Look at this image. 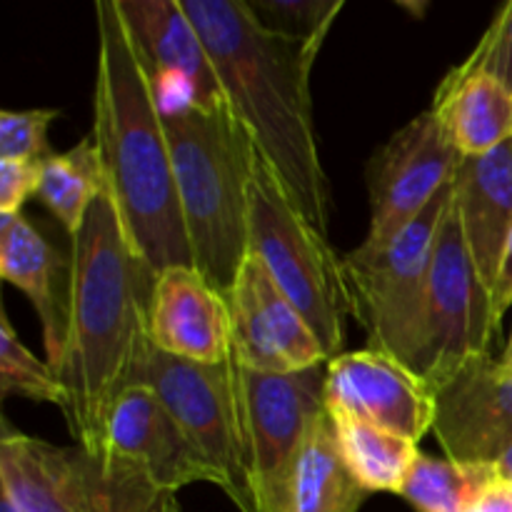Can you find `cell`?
<instances>
[{
  "label": "cell",
  "instance_id": "obj_29",
  "mask_svg": "<svg viewBox=\"0 0 512 512\" xmlns=\"http://www.w3.org/2000/svg\"><path fill=\"white\" fill-rule=\"evenodd\" d=\"M40 165L0 160V215L20 213L25 200L38 193Z\"/></svg>",
  "mask_w": 512,
  "mask_h": 512
},
{
  "label": "cell",
  "instance_id": "obj_20",
  "mask_svg": "<svg viewBox=\"0 0 512 512\" xmlns=\"http://www.w3.org/2000/svg\"><path fill=\"white\" fill-rule=\"evenodd\" d=\"M428 110L463 158L485 155L512 140V93L488 75L455 65Z\"/></svg>",
  "mask_w": 512,
  "mask_h": 512
},
{
  "label": "cell",
  "instance_id": "obj_27",
  "mask_svg": "<svg viewBox=\"0 0 512 512\" xmlns=\"http://www.w3.org/2000/svg\"><path fill=\"white\" fill-rule=\"evenodd\" d=\"M58 108L3 110L0 113V160L10 163H45L53 153L48 140L50 123Z\"/></svg>",
  "mask_w": 512,
  "mask_h": 512
},
{
  "label": "cell",
  "instance_id": "obj_19",
  "mask_svg": "<svg viewBox=\"0 0 512 512\" xmlns=\"http://www.w3.org/2000/svg\"><path fill=\"white\" fill-rule=\"evenodd\" d=\"M453 200L480 280L493 293L512 233V140L475 158H463Z\"/></svg>",
  "mask_w": 512,
  "mask_h": 512
},
{
  "label": "cell",
  "instance_id": "obj_22",
  "mask_svg": "<svg viewBox=\"0 0 512 512\" xmlns=\"http://www.w3.org/2000/svg\"><path fill=\"white\" fill-rule=\"evenodd\" d=\"M108 188L103 155L93 133L65 153H55L40 165V185L35 198L60 220L73 238L83 225L90 205Z\"/></svg>",
  "mask_w": 512,
  "mask_h": 512
},
{
  "label": "cell",
  "instance_id": "obj_7",
  "mask_svg": "<svg viewBox=\"0 0 512 512\" xmlns=\"http://www.w3.org/2000/svg\"><path fill=\"white\" fill-rule=\"evenodd\" d=\"M455 180V178H453ZM453 205V183L383 248L358 245L343 258L350 313L363 325L368 348L408 363L418 335L438 235Z\"/></svg>",
  "mask_w": 512,
  "mask_h": 512
},
{
  "label": "cell",
  "instance_id": "obj_12",
  "mask_svg": "<svg viewBox=\"0 0 512 512\" xmlns=\"http://www.w3.org/2000/svg\"><path fill=\"white\" fill-rule=\"evenodd\" d=\"M460 163L463 155L450 145L430 110L395 130L368 165L370 228L360 245L383 248L403 233L453 183Z\"/></svg>",
  "mask_w": 512,
  "mask_h": 512
},
{
  "label": "cell",
  "instance_id": "obj_21",
  "mask_svg": "<svg viewBox=\"0 0 512 512\" xmlns=\"http://www.w3.org/2000/svg\"><path fill=\"white\" fill-rule=\"evenodd\" d=\"M368 498L343 463L333 418L323 410L305 430L273 512H360Z\"/></svg>",
  "mask_w": 512,
  "mask_h": 512
},
{
  "label": "cell",
  "instance_id": "obj_13",
  "mask_svg": "<svg viewBox=\"0 0 512 512\" xmlns=\"http://www.w3.org/2000/svg\"><path fill=\"white\" fill-rule=\"evenodd\" d=\"M225 303L233 325V358L243 368L295 373L330 363L318 335L258 255H245Z\"/></svg>",
  "mask_w": 512,
  "mask_h": 512
},
{
  "label": "cell",
  "instance_id": "obj_26",
  "mask_svg": "<svg viewBox=\"0 0 512 512\" xmlns=\"http://www.w3.org/2000/svg\"><path fill=\"white\" fill-rule=\"evenodd\" d=\"M260 25L295 43L323 45L343 0H245Z\"/></svg>",
  "mask_w": 512,
  "mask_h": 512
},
{
  "label": "cell",
  "instance_id": "obj_23",
  "mask_svg": "<svg viewBox=\"0 0 512 512\" xmlns=\"http://www.w3.org/2000/svg\"><path fill=\"white\" fill-rule=\"evenodd\" d=\"M335 440L350 475L373 493H403V485L418 458V445L393 433L358 423L345 415H330Z\"/></svg>",
  "mask_w": 512,
  "mask_h": 512
},
{
  "label": "cell",
  "instance_id": "obj_32",
  "mask_svg": "<svg viewBox=\"0 0 512 512\" xmlns=\"http://www.w3.org/2000/svg\"><path fill=\"white\" fill-rule=\"evenodd\" d=\"M495 470H498V478L505 480L512 488V448L495 463Z\"/></svg>",
  "mask_w": 512,
  "mask_h": 512
},
{
  "label": "cell",
  "instance_id": "obj_30",
  "mask_svg": "<svg viewBox=\"0 0 512 512\" xmlns=\"http://www.w3.org/2000/svg\"><path fill=\"white\" fill-rule=\"evenodd\" d=\"M510 305H512V233L508 238V245H505L503 263H500V273L493 288V315L498 328L503 325V318L505 313H508Z\"/></svg>",
  "mask_w": 512,
  "mask_h": 512
},
{
  "label": "cell",
  "instance_id": "obj_18",
  "mask_svg": "<svg viewBox=\"0 0 512 512\" xmlns=\"http://www.w3.org/2000/svg\"><path fill=\"white\" fill-rule=\"evenodd\" d=\"M0 275L33 303L48 365L58 375L68 338L70 258L65 260L23 213L0 215Z\"/></svg>",
  "mask_w": 512,
  "mask_h": 512
},
{
  "label": "cell",
  "instance_id": "obj_17",
  "mask_svg": "<svg viewBox=\"0 0 512 512\" xmlns=\"http://www.w3.org/2000/svg\"><path fill=\"white\" fill-rule=\"evenodd\" d=\"M148 335L160 353L190 363L218 365L233 358L228 303L198 268L188 265L155 275Z\"/></svg>",
  "mask_w": 512,
  "mask_h": 512
},
{
  "label": "cell",
  "instance_id": "obj_24",
  "mask_svg": "<svg viewBox=\"0 0 512 512\" xmlns=\"http://www.w3.org/2000/svg\"><path fill=\"white\" fill-rule=\"evenodd\" d=\"M495 475V465L458 463L418 453L400 498L415 512H470Z\"/></svg>",
  "mask_w": 512,
  "mask_h": 512
},
{
  "label": "cell",
  "instance_id": "obj_16",
  "mask_svg": "<svg viewBox=\"0 0 512 512\" xmlns=\"http://www.w3.org/2000/svg\"><path fill=\"white\" fill-rule=\"evenodd\" d=\"M103 453L120 455L150 475L163 493L175 495L195 483L218 485L223 478L190 443L178 420L145 385L128 388L115 403Z\"/></svg>",
  "mask_w": 512,
  "mask_h": 512
},
{
  "label": "cell",
  "instance_id": "obj_31",
  "mask_svg": "<svg viewBox=\"0 0 512 512\" xmlns=\"http://www.w3.org/2000/svg\"><path fill=\"white\" fill-rule=\"evenodd\" d=\"M470 512H512V488L495 475L493 483L475 500Z\"/></svg>",
  "mask_w": 512,
  "mask_h": 512
},
{
  "label": "cell",
  "instance_id": "obj_6",
  "mask_svg": "<svg viewBox=\"0 0 512 512\" xmlns=\"http://www.w3.org/2000/svg\"><path fill=\"white\" fill-rule=\"evenodd\" d=\"M0 488L18 512H163L170 495L113 453L53 445L5 423Z\"/></svg>",
  "mask_w": 512,
  "mask_h": 512
},
{
  "label": "cell",
  "instance_id": "obj_2",
  "mask_svg": "<svg viewBox=\"0 0 512 512\" xmlns=\"http://www.w3.org/2000/svg\"><path fill=\"white\" fill-rule=\"evenodd\" d=\"M208 48L230 108L300 213L328 235L330 188L318 150L310 73L320 43L270 33L245 0H180Z\"/></svg>",
  "mask_w": 512,
  "mask_h": 512
},
{
  "label": "cell",
  "instance_id": "obj_33",
  "mask_svg": "<svg viewBox=\"0 0 512 512\" xmlns=\"http://www.w3.org/2000/svg\"><path fill=\"white\" fill-rule=\"evenodd\" d=\"M500 365H505V368H510V370H512V333H510L508 345H505L503 355H500Z\"/></svg>",
  "mask_w": 512,
  "mask_h": 512
},
{
  "label": "cell",
  "instance_id": "obj_15",
  "mask_svg": "<svg viewBox=\"0 0 512 512\" xmlns=\"http://www.w3.org/2000/svg\"><path fill=\"white\" fill-rule=\"evenodd\" d=\"M433 433L445 458L495 465L512 448V370L480 355L435 390Z\"/></svg>",
  "mask_w": 512,
  "mask_h": 512
},
{
  "label": "cell",
  "instance_id": "obj_1",
  "mask_svg": "<svg viewBox=\"0 0 512 512\" xmlns=\"http://www.w3.org/2000/svg\"><path fill=\"white\" fill-rule=\"evenodd\" d=\"M155 270L123 228L110 188L90 205L70 238V300L65 358L58 378L70 393L75 445L103 453L110 413L150 350L148 313Z\"/></svg>",
  "mask_w": 512,
  "mask_h": 512
},
{
  "label": "cell",
  "instance_id": "obj_11",
  "mask_svg": "<svg viewBox=\"0 0 512 512\" xmlns=\"http://www.w3.org/2000/svg\"><path fill=\"white\" fill-rule=\"evenodd\" d=\"M238 373L253 460V512H273L305 430L325 410L328 363L295 373H258L238 365Z\"/></svg>",
  "mask_w": 512,
  "mask_h": 512
},
{
  "label": "cell",
  "instance_id": "obj_14",
  "mask_svg": "<svg viewBox=\"0 0 512 512\" xmlns=\"http://www.w3.org/2000/svg\"><path fill=\"white\" fill-rule=\"evenodd\" d=\"M325 410L418 445L435 423V393L400 360L365 348L328 363Z\"/></svg>",
  "mask_w": 512,
  "mask_h": 512
},
{
  "label": "cell",
  "instance_id": "obj_25",
  "mask_svg": "<svg viewBox=\"0 0 512 512\" xmlns=\"http://www.w3.org/2000/svg\"><path fill=\"white\" fill-rule=\"evenodd\" d=\"M0 395H20L33 403L55 405L65 415L70 410V393L63 380L20 343L5 313L0 318Z\"/></svg>",
  "mask_w": 512,
  "mask_h": 512
},
{
  "label": "cell",
  "instance_id": "obj_35",
  "mask_svg": "<svg viewBox=\"0 0 512 512\" xmlns=\"http://www.w3.org/2000/svg\"><path fill=\"white\" fill-rule=\"evenodd\" d=\"M0 512H18L8 498H0Z\"/></svg>",
  "mask_w": 512,
  "mask_h": 512
},
{
  "label": "cell",
  "instance_id": "obj_3",
  "mask_svg": "<svg viewBox=\"0 0 512 512\" xmlns=\"http://www.w3.org/2000/svg\"><path fill=\"white\" fill-rule=\"evenodd\" d=\"M95 25L93 138L125 233L155 273L173 265L195 268L163 120L115 0L95 3Z\"/></svg>",
  "mask_w": 512,
  "mask_h": 512
},
{
  "label": "cell",
  "instance_id": "obj_4",
  "mask_svg": "<svg viewBox=\"0 0 512 512\" xmlns=\"http://www.w3.org/2000/svg\"><path fill=\"white\" fill-rule=\"evenodd\" d=\"M160 120L195 268L225 298L248 255V185L258 148L230 103Z\"/></svg>",
  "mask_w": 512,
  "mask_h": 512
},
{
  "label": "cell",
  "instance_id": "obj_10",
  "mask_svg": "<svg viewBox=\"0 0 512 512\" xmlns=\"http://www.w3.org/2000/svg\"><path fill=\"white\" fill-rule=\"evenodd\" d=\"M160 115L228 103L208 48L180 0H115Z\"/></svg>",
  "mask_w": 512,
  "mask_h": 512
},
{
  "label": "cell",
  "instance_id": "obj_34",
  "mask_svg": "<svg viewBox=\"0 0 512 512\" xmlns=\"http://www.w3.org/2000/svg\"><path fill=\"white\" fill-rule=\"evenodd\" d=\"M163 512H183V508H180V503H178V498H175V495H170Z\"/></svg>",
  "mask_w": 512,
  "mask_h": 512
},
{
  "label": "cell",
  "instance_id": "obj_28",
  "mask_svg": "<svg viewBox=\"0 0 512 512\" xmlns=\"http://www.w3.org/2000/svg\"><path fill=\"white\" fill-rule=\"evenodd\" d=\"M468 73L488 75L512 93V0L498 10L473 53L460 63Z\"/></svg>",
  "mask_w": 512,
  "mask_h": 512
},
{
  "label": "cell",
  "instance_id": "obj_9",
  "mask_svg": "<svg viewBox=\"0 0 512 512\" xmlns=\"http://www.w3.org/2000/svg\"><path fill=\"white\" fill-rule=\"evenodd\" d=\"M498 333L493 293L475 270L453 200L440 228L418 335L405 368L435 393L470 360L490 355Z\"/></svg>",
  "mask_w": 512,
  "mask_h": 512
},
{
  "label": "cell",
  "instance_id": "obj_8",
  "mask_svg": "<svg viewBox=\"0 0 512 512\" xmlns=\"http://www.w3.org/2000/svg\"><path fill=\"white\" fill-rule=\"evenodd\" d=\"M135 385H145L158 395L190 443L218 470L223 493L235 508L253 512V460L235 358L200 365L150 345Z\"/></svg>",
  "mask_w": 512,
  "mask_h": 512
},
{
  "label": "cell",
  "instance_id": "obj_5",
  "mask_svg": "<svg viewBox=\"0 0 512 512\" xmlns=\"http://www.w3.org/2000/svg\"><path fill=\"white\" fill-rule=\"evenodd\" d=\"M248 253L263 260L308 320L328 360L343 355L345 325L353 315L343 258L330 248L328 235L300 213L260 153L248 185Z\"/></svg>",
  "mask_w": 512,
  "mask_h": 512
}]
</instances>
